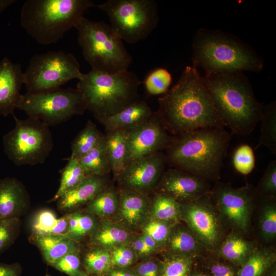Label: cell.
Instances as JSON below:
<instances>
[{
	"label": "cell",
	"instance_id": "26",
	"mask_svg": "<svg viewBox=\"0 0 276 276\" xmlns=\"http://www.w3.org/2000/svg\"><path fill=\"white\" fill-rule=\"evenodd\" d=\"M218 248L219 255L237 268L245 263L255 249L251 242L235 232L229 234Z\"/></svg>",
	"mask_w": 276,
	"mask_h": 276
},
{
	"label": "cell",
	"instance_id": "53",
	"mask_svg": "<svg viewBox=\"0 0 276 276\" xmlns=\"http://www.w3.org/2000/svg\"><path fill=\"white\" fill-rule=\"evenodd\" d=\"M14 2V0L0 1V14L5 9Z\"/></svg>",
	"mask_w": 276,
	"mask_h": 276
},
{
	"label": "cell",
	"instance_id": "15",
	"mask_svg": "<svg viewBox=\"0 0 276 276\" xmlns=\"http://www.w3.org/2000/svg\"><path fill=\"white\" fill-rule=\"evenodd\" d=\"M166 163L161 152L143 157L128 164L118 179L123 189L147 195L156 187Z\"/></svg>",
	"mask_w": 276,
	"mask_h": 276
},
{
	"label": "cell",
	"instance_id": "54",
	"mask_svg": "<svg viewBox=\"0 0 276 276\" xmlns=\"http://www.w3.org/2000/svg\"><path fill=\"white\" fill-rule=\"evenodd\" d=\"M265 276H276V264L270 268Z\"/></svg>",
	"mask_w": 276,
	"mask_h": 276
},
{
	"label": "cell",
	"instance_id": "19",
	"mask_svg": "<svg viewBox=\"0 0 276 276\" xmlns=\"http://www.w3.org/2000/svg\"><path fill=\"white\" fill-rule=\"evenodd\" d=\"M30 204L29 195L21 181L15 177L0 178V220L20 218Z\"/></svg>",
	"mask_w": 276,
	"mask_h": 276
},
{
	"label": "cell",
	"instance_id": "5",
	"mask_svg": "<svg viewBox=\"0 0 276 276\" xmlns=\"http://www.w3.org/2000/svg\"><path fill=\"white\" fill-rule=\"evenodd\" d=\"M94 6L89 0H28L21 7L20 24L38 44L56 43Z\"/></svg>",
	"mask_w": 276,
	"mask_h": 276
},
{
	"label": "cell",
	"instance_id": "6",
	"mask_svg": "<svg viewBox=\"0 0 276 276\" xmlns=\"http://www.w3.org/2000/svg\"><path fill=\"white\" fill-rule=\"evenodd\" d=\"M78 80L77 88L86 109L99 121L139 101L141 82L134 72L128 70L115 73L91 70Z\"/></svg>",
	"mask_w": 276,
	"mask_h": 276
},
{
	"label": "cell",
	"instance_id": "27",
	"mask_svg": "<svg viewBox=\"0 0 276 276\" xmlns=\"http://www.w3.org/2000/svg\"><path fill=\"white\" fill-rule=\"evenodd\" d=\"M276 264V254L269 248H255L245 263L239 267L237 276H265Z\"/></svg>",
	"mask_w": 276,
	"mask_h": 276
},
{
	"label": "cell",
	"instance_id": "42",
	"mask_svg": "<svg viewBox=\"0 0 276 276\" xmlns=\"http://www.w3.org/2000/svg\"><path fill=\"white\" fill-rule=\"evenodd\" d=\"M233 164L237 171L243 175L249 174L255 165L252 148L247 144H242L235 150L233 156Z\"/></svg>",
	"mask_w": 276,
	"mask_h": 276
},
{
	"label": "cell",
	"instance_id": "14",
	"mask_svg": "<svg viewBox=\"0 0 276 276\" xmlns=\"http://www.w3.org/2000/svg\"><path fill=\"white\" fill-rule=\"evenodd\" d=\"M126 134L127 165L137 159L166 149L173 137L165 129L156 112H153L143 124L126 130Z\"/></svg>",
	"mask_w": 276,
	"mask_h": 276
},
{
	"label": "cell",
	"instance_id": "11",
	"mask_svg": "<svg viewBox=\"0 0 276 276\" xmlns=\"http://www.w3.org/2000/svg\"><path fill=\"white\" fill-rule=\"evenodd\" d=\"M83 73L79 62L71 53L63 51L36 54L24 72L27 93H39L60 87Z\"/></svg>",
	"mask_w": 276,
	"mask_h": 276
},
{
	"label": "cell",
	"instance_id": "44",
	"mask_svg": "<svg viewBox=\"0 0 276 276\" xmlns=\"http://www.w3.org/2000/svg\"><path fill=\"white\" fill-rule=\"evenodd\" d=\"M52 267L68 276H78L83 270L80 249L66 254Z\"/></svg>",
	"mask_w": 276,
	"mask_h": 276
},
{
	"label": "cell",
	"instance_id": "8",
	"mask_svg": "<svg viewBox=\"0 0 276 276\" xmlns=\"http://www.w3.org/2000/svg\"><path fill=\"white\" fill-rule=\"evenodd\" d=\"M12 116L14 127L3 138L6 155L18 166L43 164L54 146L49 126L36 118L21 120Z\"/></svg>",
	"mask_w": 276,
	"mask_h": 276
},
{
	"label": "cell",
	"instance_id": "18",
	"mask_svg": "<svg viewBox=\"0 0 276 276\" xmlns=\"http://www.w3.org/2000/svg\"><path fill=\"white\" fill-rule=\"evenodd\" d=\"M119 197L116 221L130 231L141 227L149 217L151 200L147 195L123 189Z\"/></svg>",
	"mask_w": 276,
	"mask_h": 276
},
{
	"label": "cell",
	"instance_id": "41",
	"mask_svg": "<svg viewBox=\"0 0 276 276\" xmlns=\"http://www.w3.org/2000/svg\"><path fill=\"white\" fill-rule=\"evenodd\" d=\"M21 225L20 218L0 220V255L9 249L18 237Z\"/></svg>",
	"mask_w": 276,
	"mask_h": 276
},
{
	"label": "cell",
	"instance_id": "31",
	"mask_svg": "<svg viewBox=\"0 0 276 276\" xmlns=\"http://www.w3.org/2000/svg\"><path fill=\"white\" fill-rule=\"evenodd\" d=\"M260 135L255 149L261 146L267 147L273 155H276V102L263 105L260 120Z\"/></svg>",
	"mask_w": 276,
	"mask_h": 276
},
{
	"label": "cell",
	"instance_id": "49",
	"mask_svg": "<svg viewBox=\"0 0 276 276\" xmlns=\"http://www.w3.org/2000/svg\"><path fill=\"white\" fill-rule=\"evenodd\" d=\"M22 271V266L18 262L11 264L0 262V276H21Z\"/></svg>",
	"mask_w": 276,
	"mask_h": 276
},
{
	"label": "cell",
	"instance_id": "39",
	"mask_svg": "<svg viewBox=\"0 0 276 276\" xmlns=\"http://www.w3.org/2000/svg\"><path fill=\"white\" fill-rule=\"evenodd\" d=\"M172 78L169 72L162 67L151 72L146 78L144 85L147 91L153 95L165 94L169 89Z\"/></svg>",
	"mask_w": 276,
	"mask_h": 276
},
{
	"label": "cell",
	"instance_id": "13",
	"mask_svg": "<svg viewBox=\"0 0 276 276\" xmlns=\"http://www.w3.org/2000/svg\"><path fill=\"white\" fill-rule=\"evenodd\" d=\"M210 193L217 210L226 221L236 230L247 232L252 207L258 196L256 190L249 185L234 188L217 182Z\"/></svg>",
	"mask_w": 276,
	"mask_h": 276
},
{
	"label": "cell",
	"instance_id": "36",
	"mask_svg": "<svg viewBox=\"0 0 276 276\" xmlns=\"http://www.w3.org/2000/svg\"><path fill=\"white\" fill-rule=\"evenodd\" d=\"M82 262L83 270L91 276L104 275L112 268L109 251L96 246L83 255Z\"/></svg>",
	"mask_w": 276,
	"mask_h": 276
},
{
	"label": "cell",
	"instance_id": "30",
	"mask_svg": "<svg viewBox=\"0 0 276 276\" xmlns=\"http://www.w3.org/2000/svg\"><path fill=\"white\" fill-rule=\"evenodd\" d=\"M67 227L65 235L79 242L86 237H90L99 222L97 217L86 212L75 210L67 213Z\"/></svg>",
	"mask_w": 276,
	"mask_h": 276
},
{
	"label": "cell",
	"instance_id": "34",
	"mask_svg": "<svg viewBox=\"0 0 276 276\" xmlns=\"http://www.w3.org/2000/svg\"><path fill=\"white\" fill-rule=\"evenodd\" d=\"M88 176L79 160L70 157L62 170L58 189L48 202L57 201L65 192L77 186Z\"/></svg>",
	"mask_w": 276,
	"mask_h": 276
},
{
	"label": "cell",
	"instance_id": "38",
	"mask_svg": "<svg viewBox=\"0 0 276 276\" xmlns=\"http://www.w3.org/2000/svg\"><path fill=\"white\" fill-rule=\"evenodd\" d=\"M265 200L261 210L259 226L262 238L270 242L276 237V205L274 199Z\"/></svg>",
	"mask_w": 276,
	"mask_h": 276
},
{
	"label": "cell",
	"instance_id": "45",
	"mask_svg": "<svg viewBox=\"0 0 276 276\" xmlns=\"http://www.w3.org/2000/svg\"><path fill=\"white\" fill-rule=\"evenodd\" d=\"M112 267L127 268L134 264L137 256L129 245L116 247L109 251Z\"/></svg>",
	"mask_w": 276,
	"mask_h": 276
},
{
	"label": "cell",
	"instance_id": "43",
	"mask_svg": "<svg viewBox=\"0 0 276 276\" xmlns=\"http://www.w3.org/2000/svg\"><path fill=\"white\" fill-rule=\"evenodd\" d=\"M261 197L274 199L276 195V160H271L266 167L257 189Z\"/></svg>",
	"mask_w": 276,
	"mask_h": 276
},
{
	"label": "cell",
	"instance_id": "46",
	"mask_svg": "<svg viewBox=\"0 0 276 276\" xmlns=\"http://www.w3.org/2000/svg\"><path fill=\"white\" fill-rule=\"evenodd\" d=\"M162 261L147 258L137 264L133 270L138 276H159Z\"/></svg>",
	"mask_w": 276,
	"mask_h": 276
},
{
	"label": "cell",
	"instance_id": "23",
	"mask_svg": "<svg viewBox=\"0 0 276 276\" xmlns=\"http://www.w3.org/2000/svg\"><path fill=\"white\" fill-rule=\"evenodd\" d=\"M133 237L131 231L117 221L104 220L99 222L89 237L93 246L109 251L116 247L128 245Z\"/></svg>",
	"mask_w": 276,
	"mask_h": 276
},
{
	"label": "cell",
	"instance_id": "4",
	"mask_svg": "<svg viewBox=\"0 0 276 276\" xmlns=\"http://www.w3.org/2000/svg\"><path fill=\"white\" fill-rule=\"evenodd\" d=\"M192 65L205 73L251 72L259 73L264 60L248 44L221 30L201 28L192 45Z\"/></svg>",
	"mask_w": 276,
	"mask_h": 276
},
{
	"label": "cell",
	"instance_id": "10",
	"mask_svg": "<svg viewBox=\"0 0 276 276\" xmlns=\"http://www.w3.org/2000/svg\"><path fill=\"white\" fill-rule=\"evenodd\" d=\"M17 109L29 117L37 119L47 126L61 124L86 109L85 102L76 88H62L22 95Z\"/></svg>",
	"mask_w": 276,
	"mask_h": 276
},
{
	"label": "cell",
	"instance_id": "1",
	"mask_svg": "<svg viewBox=\"0 0 276 276\" xmlns=\"http://www.w3.org/2000/svg\"><path fill=\"white\" fill-rule=\"evenodd\" d=\"M156 112L167 131L173 135L224 126L198 70L185 67L176 83L158 99Z\"/></svg>",
	"mask_w": 276,
	"mask_h": 276
},
{
	"label": "cell",
	"instance_id": "7",
	"mask_svg": "<svg viewBox=\"0 0 276 276\" xmlns=\"http://www.w3.org/2000/svg\"><path fill=\"white\" fill-rule=\"evenodd\" d=\"M75 28L78 43L91 70L109 73L128 70L132 57L110 25L84 17Z\"/></svg>",
	"mask_w": 276,
	"mask_h": 276
},
{
	"label": "cell",
	"instance_id": "20",
	"mask_svg": "<svg viewBox=\"0 0 276 276\" xmlns=\"http://www.w3.org/2000/svg\"><path fill=\"white\" fill-rule=\"evenodd\" d=\"M103 176H89L75 187L62 195L57 201V209L67 214L86 204L105 188Z\"/></svg>",
	"mask_w": 276,
	"mask_h": 276
},
{
	"label": "cell",
	"instance_id": "2",
	"mask_svg": "<svg viewBox=\"0 0 276 276\" xmlns=\"http://www.w3.org/2000/svg\"><path fill=\"white\" fill-rule=\"evenodd\" d=\"M203 81L224 127L231 135L250 134L260 122L263 104L243 72L205 73Z\"/></svg>",
	"mask_w": 276,
	"mask_h": 276
},
{
	"label": "cell",
	"instance_id": "48",
	"mask_svg": "<svg viewBox=\"0 0 276 276\" xmlns=\"http://www.w3.org/2000/svg\"><path fill=\"white\" fill-rule=\"evenodd\" d=\"M128 245L133 249L138 258L144 259L153 254L151 250L146 245L140 235L136 237L134 236Z\"/></svg>",
	"mask_w": 276,
	"mask_h": 276
},
{
	"label": "cell",
	"instance_id": "3",
	"mask_svg": "<svg viewBox=\"0 0 276 276\" xmlns=\"http://www.w3.org/2000/svg\"><path fill=\"white\" fill-rule=\"evenodd\" d=\"M231 136L224 128H202L173 136L166 149V162L202 179L217 181Z\"/></svg>",
	"mask_w": 276,
	"mask_h": 276
},
{
	"label": "cell",
	"instance_id": "47",
	"mask_svg": "<svg viewBox=\"0 0 276 276\" xmlns=\"http://www.w3.org/2000/svg\"><path fill=\"white\" fill-rule=\"evenodd\" d=\"M231 263L214 261L208 263L205 270L210 276H237V269Z\"/></svg>",
	"mask_w": 276,
	"mask_h": 276
},
{
	"label": "cell",
	"instance_id": "16",
	"mask_svg": "<svg viewBox=\"0 0 276 276\" xmlns=\"http://www.w3.org/2000/svg\"><path fill=\"white\" fill-rule=\"evenodd\" d=\"M155 188L157 193L180 203L197 200L211 191L209 181L176 168L164 171Z\"/></svg>",
	"mask_w": 276,
	"mask_h": 276
},
{
	"label": "cell",
	"instance_id": "9",
	"mask_svg": "<svg viewBox=\"0 0 276 276\" xmlns=\"http://www.w3.org/2000/svg\"><path fill=\"white\" fill-rule=\"evenodd\" d=\"M95 6L107 14L117 35L130 44L147 38L159 20L154 0H108Z\"/></svg>",
	"mask_w": 276,
	"mask_h": 276
},
{
	"label": "cell",
	"instance_id": "21",
	"mask_svg": "<svg viewBox=\"0 0 276 276\" xmlns=\"http://www.w3.org/2000/svg\"><path fill=\"white\" fill-rule=\"evenodd\" d=\"M29 240L38 248L44 261L51 266L66 254L80 249L79 242L65 235L31 233Z\"/></svg>",
	"mask_w": 276,
	"mask_h": 276
},
{
	"label": "cell",
	"instance_id": "52",
	"mask_svg": "<svg viewBox=\"0 0 276 276\" xmlns=\"http://www.w3.org/2000/svg\"><path fill=\"white\" fill-rule=\"evenodd\" d=\"M188 276H210L208 272L204 269L194 268Z\"/></svg>",
	"mask_w": 276,
	"mask_h": 276
},
{
	"label": "cell",
	"instance_id": "32",
	"mask_svg": "<svg viewBox=\"0 0 276 276\" xmlns=\"http://www.w3.org/2000/svg\"><path fill=\"white\" fill-rule=\"evenodd\" d=\"M78 160L88 176H103L111 170L105 151V137Z\"/></svg>",
	"mask_w": 276,
	"mask_h": 276
},
{
	"label": "cell",
	"instance_id": "33",
	"mask_svg": "<svg viewBox=\"0 0 276 276\" xmlns=\"http://www.w3.org/2000/svg\"><path fill=\"white\" fill-rule=\"evenodd\" d=\"M119 205V197L110 189H103L86 204L85 211L96 217L108 218L115 215Z\"/></svg>",
	"mask_w": 276,
	"mask_h": 276
},
{
	"label": "cell",
	"instance_id": "29",
	"mask_svg": "<svg viewBox=\"0 0 276 276\" xmlns=\"http://www.w3.org/2000/svg\"><path fill=\"white\" fill-rule=\"evenodd\" d=\"M181 203L162 193H156L151 200L149 217L176 224L181 221Z\"/></svg>",
	"mask_w": 276,
	"mask_h": 276
},
{
	"label": "cell",
	"instance_id": "22",
	"mask_svg": "<svg viewBox=\"0 0 276 276\" xmlns=\"http://www.w3.org/2000/svg\"><path fill=\"white\" fill-rule=\"evenodd\" d=\"M152 113L150 108L145 101H137L100 121L108 131L127 130L146 122Z\"/></svg>",
	"mask_w": 276,
	"mask_h": 276
},
{
	"label": "cell",
	"instance_id": "37",
	"mask_svg": "<svg viewBox=\"0 0 276 276\" xmlns=\"http://www.w3.org/2000/svg\"><path fill=\"white\" fill-rule=\"evenodd\" d=\"M196 257L186 255H167L162 261L159 276H188Z\"/></svg>",
	"mask_w": 276,
	"mask_h": 276
},
{
	"label": "cell",
	"instance_id": "25",
	"mask_svg": "<svg viewBox=\"0 0 276 276\" xmlns=\"http://www.w3.org/2000/svg\"><path fill=\"white\" fill-rule=\"evenodd\" d=\"M106 156L114 176L118 177L127 165L126 130L108 131L105 136Z\"/></svg>",
	"mask_w": 276,
	"mask_h": 276
},
{
	"label": "cell",
	"instance_id": "50",
	"mask_svg": "<svg viewBox=\"0 0 276 276\" xmlns=\"http://www.w3.org/2000/svg\"><path fill=\"white\" fill-rule=\"evenodd\" d=\"M104 276H138L133 269L112 267Z\"/></svg>",
	"mask_w": 276,
	"mask_h": 276
},
{
	"label": "cell",
	"instance_id": "17",
	"mask_svg": "<svg viewBox=\"0 0 276 276\" xmlns=\"http://www.w3.org/2000/svg\"><path fill=\"white\" fill-rule=\"evenodd\" d=\"M24 80L20 64L6 57L0 61V115L14 114L22 96L20 90Z\"/></svg>",
	"mask_w": 276,
	"mask_h": 276
},
{
	"label": "cell",
	"instance_id": "24",
	"mask_svg": "<svg viewBox=\"0 0 276 276\" xmlns=\"http://www.w3.org/2000/svg\"><path fill=\"white\" fill-rule=\"evenodd\" d=\"M204 248L186 225H182L180 222L174 225L163 247L167 255H186L195 257L200 255Z\"/></svg>",
	"mask_w": 276,
	"mask_h": 276
},
{
	"label": "cell",
	"instance_id": "12",
	"mask_svg": "<svg viewBox=\"0 0 276 276\" xmlns=\"http://www.w3.org/2000/svg\"><path fill=\"white\" fill-rule=\"evenodd\" d=\"M215 208L210 192L197 200L181 203V220L204 248L211 250L219 247L222 236Z\"/></svg>",
	"mask_w": 276,
	"mask_h": 276
},
{
	"label": "cell",
	"instance_id": "35",
	"mask_svg": "<svg viewBox=\"0 0 276 276\" xmlns=\"http://www.w3.org/2000/svg\"><path fill=\"white\" fill-rule=\"evenodd\" d=\"M103 137L95 125L88 120L72 142L70 157L79 159L94 148Z\"/></svg>",
	"mask_w": 276,
	"mask_h": 276
},
{
	"label": "cell",
	"instance_id": "55",
	"mask_svg": "<svg viewBox=\"0 0 276 276\" xmlns=\"http://www.w3.org/2000/svg\"><path fill=\"white\" fill-rule=\"evenodd\" d=\"M45 276H51L49 273H47Z\"/></svg>",
	"mask_w": 276,
	"mask_h": 276
},
{
	"label": "cell",
	"instance_id": "51",
	"mask_svg": "<svg viewBox=\"0 0 276 276\" xmlns=\"http://www.w3.org/2000/svg\"><path fill=\"white\" fill-rule=\"evenodd\" d=\"M140 236L153 254L162 249L159 245L149 236L142 233Z\"/></svg>",
	"mask_w": 276,
	"mask_h": 276
},
{
	"label": "cell",
	"instance_id": "28",
	"mask_svg": "<svg viewBox=\"0 0 276 276\" xmlns=\"http://www.w3.org/2000/svg\"><path fill=\"white\" fill-rule=\"evenodd\" d=\"M67 214L61 217L52 210L42 209L33 217L31 222L32 233L40 235H65L67 227Z\"/></svg>",
	"mask_w": 276,
	"mask_h": 276
},
{
	"label": "cell",
	"instance_id": "40",
	"mask_svg": "<svg viewBox=\"0 0 276 276\" xmlns=\"http://www.w3.org/2000/svg\"><path fill=\"white\" fill-rule=\"evenodd\" d=\"M175 224L149 217L141 228L142 233L151 237L162 249Z\"/></svg>",
	"mask_w": 276,
	"mask_h": 276
}]
</instances>
